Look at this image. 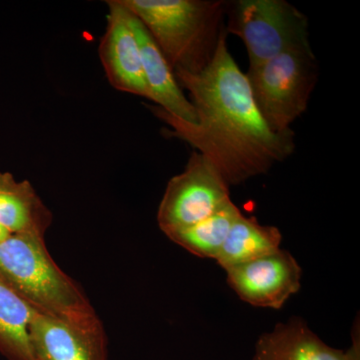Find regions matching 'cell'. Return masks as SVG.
Returning <instances> with one entry per match:
<instances>
[{"label": "cell", "mask_w": 360, "mask_h": 360, "mask_svg": "<svg viewBox=\"0 0 360 360\" xmlns=\"http://www.w3.org/2000/svg\"><path fill=\"white\" fill-rule=\"evenodd\" d=\"M227 32L220 37L210 65L200 73L176 71L180 87L191 96L198 123L174 117L160 106H148L170 129L163 134L186 141L205 156L229 186L267 174L295 148L292 130L276 134L260 115L248 77L227 46Z\"/></svg>", "instance_id": "obj_1"}, {"label": "cell", "mask_w": 360, "mask_h": 360, "mask_svg": "<svg viewBox=\"0 0 360 360\" xmlns=\"http://www.w3.org/2000/svg\"><path fill=\"white\" fill-rule=\"evenodd\" d=\"M143 23L174 73L196 75L212 63L226 32L222 0H122Z\"/></svg>", "instance_id": "obj_2"}, {"label": "cell", "mask_w": 360, "mask_h": 360, "mask_svg": "<svg viewBox=\"0 0 360 360\" xmlns=\"http://www.w3.org/2000/svg\"><path fill=\"white\" fill-rule=\"evenodd\" d=\"M0 281L39 314L65 321H99L77 283L52 259L39 232L11 233L0 241Z\"/></svg>", "instance_id": "obj_3"}, {"label": "cell", "mask_w": 360, "mask_h": 360, "mask_svg": "<svg viewBox=\"0 0 360 360\" xmlns=\"http://www.w3.org/2000/svg\"><path fill=\"white\" fill-rule=\"evenodd\" d=\"M245 75L260 115L272 131L284 134L307 110L319 68L307 45L250 68Z\"/></svg>", "instance_id": "obj_4"}, {"label": "cell", "mask_w": 360, "mask_h": 360, "mask_svg": "<svg viewBox=\"0 0 360 360\" xmlns=\"http://www.w3.org/2000/svg\"><path fill=\"white\" fill-rule=\"evenodd\" d=\"M227 34L243 40L250 68L283 52L310 45L309 20L285 0H236L227 2Z\"/></svg>", "instance_id": "obj_5"}, {"label": "cell", "mask_w": 360, "mask_h": 360, "mask_svg": "<svg viewBox=\"0 0 360 360\" xmlns=\"http://www.w3.org/2000/svg\"><path fill=\"white\" fill-rule=\"evenodd\" d=\"M229 200V186L219 170L194 151L186 169L168 181L158 208V225L169 236L198 224Z\"/></svg>", "instance_id": "obj_6"}, {"label": "cell", "mask_w": 360, "mask_h": 360, "mask_svg": "<svg viewBox=\"0 0 360 360\" xmlns=\"http://www.w3.org/2000/svg\"><path fill=\"white\" fill-rule=\"evenodd\" d=\"M227 283L241 300L255 307L279 309L300 288L302 269L288 251L225 269Z\"/></svg>", "instance_id": "obj_7"}, {"label": "cell", "mask_w": 360, "mask_h": 360, "mask_svg": "<svg viewBox=\"0 0 360 360\" xmlns=\"http://www.w3.org/2000/svg\"><path fill=\"white\" fill-rule=\"evenodd\" d=\"M30 336L34 360H108L101 321L82 323L37 311Z\"/></svg>", "instance_id": "obj_8"}, {"label": "cell", "mask_w": 360, "mask_h": 360, "mask_svg": "<svg viewBox=\"0 0 360 360\" xmlns=\"http://www.w3.org/2000/svg\"><path fill=\"white\" fill-rule=\"evenodd\" d=\"M108 25L98 47L99 58L111 86L148 99L141 51L122 0H108Z\"/></svg>", "instance_id": "obj_9"}, {"label": "cell", "mask_w": 360, "mask_h": 360, "mask_svg": "<svg viewBox=\"0 0 360 360\" xmlns=\"http://www.w3.org/2000/svg\"><path fill=\"white\" fill-rule=\"evenodd\" d=\"M129 22L141 51L142 68L148 89V101H153L156 106H160L182 122L196 124L198 116L195 110L177 84L174 70L168 65L155 39L131 11Z\"/></svg>", "instance_id": "obj_10"}, {"label": "cell", "mask_w": 360, "mask_h": 360, "mask_svg": "<svg viewBox=\"0 0 360 360\" xmlns=\"http://www.w3.org/2000/svg\"><path fill=\"white\" fill-rule=\"evenodd\" d=\"M252 360H356L350 350L324 343L300 317L277 324L260 336Z\"/></svg>", "instance_id": "obj_11"}, {"label": "cell", "mask_w": 360, "mask_h": 360, "mask_svg": "<svg viewBox=\"0 0 360 360\" xmlns=\"http://www.w3.org/2000/svg\"><path fill=\"white\" fill-rule=\"evenodd\" d=\"M51 213L28 180L18 181L9 172H0V226L9 233L44 234Z\"/></svg>", "instance_id": "obj_12"}, {"label": "cell", "mask_w": 360, "mask_h": 360, "mask_svg": "<svg viewBox=\"0 0 360 360\" xmlns=\"http://www.w3.org/2000/svg\"><path fill=\"white\" fill-rule=\"evenodd\" d=\"M281 243L278 229L259 224L255 217L241 213L232 224L217 262L227 269L271 255L279 250Z\"/></svg>", "instance_id": "obj_13"}, {"label": "cell", "mask_w": 360, "mask_h": 360, "mask_svg": "<svg viewBox=\"0 0 360 360\" xmlns=\"http://www.w3.org/2000/svg\"><path fill=\"white\" fill-rule=\"evenodd\" d=\"M35 312L0 281V352L9 360H34L30 328Z\"/></svg>", "instance_id": "obj_14"}, {"label": "cell", "mask_w": 360, "mask_h": 360, "mask_svg": "<svg viewBox=\"0 0 360 360\" xmlns=\"http://www.w3.org/2000/svg\"><path fill=\"white\" fill-rule=\"evenodd\" d=\"M240 214V210L231 200L205 219L184 231L174 232L167 238L196 257L217 259L232 224Z\"/></svg>", "instance_id": "obj_15"}, {"label": "cell", "mask_w": 360, "mask_h": 360, "mask_svg": "<svg viewBox=\"0 0 360 360\" xmlns=\"http://www.w3.org/2000/svg\"><path fill=\"white\" fill-rule=\"evenodd\" d=\"M9 232L6 231V229H4V227L0 226V241L4 240V239H6L7 236H9Z\"/></svg>", "instance_id": "obj_16"}]
</instances>
